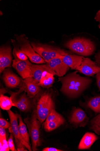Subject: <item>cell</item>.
I'll return each mask as SVG.
<instances>
[{"mask_svg": "<svg viewBox=\"0 0 100 151\" xmlns=\"http://www.w3.org/2000/svg\"><path fill=\"white\" fill-rule=\"evenodd\" d=\"M65 122V119L62 117L45 123L44 124V129L46 131L50 132L63 124Z\"/></svg>", "mask_w": 100, "mask_h": 151, "instance_id": "7402d4cb", "label": "cell"}, {"mask_svg": "<svg viewBox=\"0 0 100 151\" xmlns=\"http://www.w3.org/2000/svg\"><path fill=\"white\" fill-rule=\"evenodd\" d=\"M43 151H62L63 150L53 147H46L43 149Z\"/></svg>", "mask_w": 100, "mask_h": 151, "instance_id": "1f68e13d", "label": "cell"}, {"mask_svg": "<svg viewBox=\"0 0 100 151\" xmlns=\"http://www.w3.org/2000/svg\"><path fill=\"white\" fill-rule=\"evenodd\" d=\"M88 121L89 118L85 112L82 109L78 108L74 111L69 122L71 124L77 126L84 127Z\"/></svg>", "mask_w": 100, "mask_h": 151, "instance_id": "9a60e30c", "label": "cell"}, {"mask_svg": "<svg viewBox=\"0 0 100 151\" xmlns=\"http://www.w3.org/2000/svg\"><path fill=\"white\" fill-rule=\"evenodd\" d=\"M11 41L14 47L13 54L15 60L16 61H24L28 60V57L21 50L17 41L13 39H11Z\"/></svg>", "mask_w": 100, "mask_h": 151, "instance_id": "44dd1931", "label": "cell"}, {"mask_svg": "<svg viewBox=\"0 0 100 151\" xmlns=\"http://www.w3.org/2000/svg\"><path fill=\"white\" fill-rule=\"evenodd\" d=\"M71 51L82 56L91 55L96 50L94 43L89 39L78 37L71 39L65 44Z\"/></svg>", "mask_w": 100, "mask_h": 151, "instance_id": "3957f363", "label": "cell"}, {"mask_svg": "<svg viewBox=\"0 0 100 151\" xmlns=\"http://www.w3.org/2000/svg\"><path fill=\"white\" fill-rule=\"evenodd\" d=\"M3 73V79L7 87L14 88L21 85L23 80L9 68H6Z\"/></svg>", "mask_w": 100, "mask_h": 151, "instance_id": "5bb4252c", "label": "cell"}, {"mask_svg": "<svg viewBox=\"0 0 100 151\" xmlns=\"http://www.w3.org/2000/svg\"><path fill=\"white\" fill-rule=\"evenodd\" d=\"M32 72V77L38 83L43 74L45 72H48L55 75L54 73L46 64H33Z\"/></svg>", "mask_w": 100, "mask_h": 151, "instance_id": "ac0fdd59", "label": "cell"}, {"mask_svg": "<svg viewBox=\"0 0 100 151\" xmlns=\"http://www.w3.org/2000/svg\"><path fill=\"white\" fill-rule=\"evenodd\" d=\"M91 129L98 135H100V114L96 116L91 121Z\"/></svg>", "mask_w": 100, "mask_h": 151, "instance_id": "d4e9b609", "label": "cell"}, {"mask_svg": "<svg viewBox=\"0 0 100 151\" xmlns=\"http://www.w3.org/2000/svg\"><path fill=\"white\" fill-rule=\"evenodd\" d=\"M1 14H3L2 12L1 11Z\"/></svg>", "mask_w": 100, "mask_h": 151, "instance_id": "d590c367", "label": "cell"}, {"mask_svg": "<svg viewBox=\"0 0 100 151\" xmlns=\"http://www.w3.org/2000/svg\"><path fill=\"white\" fill-rule=\"evenodd\" d=\"M78 72L76 70L59 78L58 81L61 82L62 84L60 91L71 98L79 96L92 82L90 78L82 77L78 74Z\"/></svg>", "mask_w": 100, "mask_h": 151, "instance_id": "6da1fadb", "label": "cell"}, {"mask_svg": "<svg viewBox=\"0 0 100 151\" xmlns=\"http://www.w3.org/2000/svg\"><path fill=\"white\" fill-rule=\"evenodd\" d=\"M12 57L11 50L9 46H2L0 48V73L6 68L11 67Z\"/></svg>", "mask_w": 100, "mask_h": 151, "instance_id": "4fadbf2b", "label": "cell"}, {"mask_svg": "<svg viewBox=\"0 0 100 151\" xmlns=\"http://www.w3.org/2000/svg\"><path fill=\"white\" fill-rule=\"evenodd\" d=\"M31 44L34 50L46 63L56 58H62L69 54L64 50L47 45L32 42Z\"/></svg>", "mask_w": 100, "mask_h": 151, "instance_id": "277c9868", "label": "cell"}, {"mask_svg": "<svg viewBox=\"0 0 100 151\" xmlns=\"http://www.w3.org/2000/svg\"><path fill=\"white\" fill-rule=\"evenodd\" d=\"M14 136L12 133H10V137L8 140V144L9 149L12 151H17V150L16 148L15 145H14L13 139Z\"/></svg>", "mask_w": 100, "mask_h": 151, "instance_id": "83f0119b", "label": "cell"}, {"mask_svg": "<svg viewBox=\"0 0 100 151\" xmlns=\"http://www.w3.org/2000/svg\"><path fill=\"white\" fill-rule=\"evenodd\" d=\"M95 58L97 63L100 65V52L96 54Z\"/></svg>", "mask_w": 100, "mask_h": 151, "instance_id": "836d02e7", "label": "cell"}, {"mask_svg": "<svg viewBox=\"0 0 100 151\" xmlns=\"http://www.w3.org/2000/svg\"><path fill=\"white\" fill-rule=\"evenodd\" d=\"M84 58L82 56L68 54L63 56L62 59L71 69L78 71Z\"/></svg>", "mask_w": 100, "mask_h": 151, "instance_id": "2e32d148", "label": "cell"}, {"mask_svg": "<svg viewBox=\"0 0 100 151\" xmlns=\"http://www.w3.org/2000/svg\"><path fill=\"white\" fill-rule=\"evenodd\" d=\"M10 120L9 132L12 133L15 137L17 151H26V147L22 143L19 132V124L18 123L19 114L13 113L10 110L7 111Z\"/></svg>", "mask_w": 100, "mask_h": 151, "instance_id": "ba28073f", "label": "cell"}, {"mask_svg": "<svg viewBox=\"0 0 100 151\" xmlns=\"http://www.w3.org/2000/svg\"><path fill=\"white\" fill-rule=\"evenodd\" d=\"M0 145H1L0 151H9L8 142L6 141V137L0 138Z\"/></svg>", "mask_w": 100, "mask_h": 151, "instance_id": "4316f807", "label": "cell"}, {"mask_svg": "<svg viewBox=\"0 0 100 151\" xmlns=\"http://www.w3.org/2000/svg\"><path fill=\"white\" fill-rule=\"evenodd\" d=\"M15 38L21 50L26 55L32 62L38 64L46 63L44 60L36 52L28 38L24 35H15Z\"/></svg>", "mask_w": 100, "mask_h": 151, "instance_id": "5b68a950", "label": "cell"}, {"mask_svg": "<svg viewBox=\"0 0 100 151\" xmlns=\"http://www.w3.org/2000/svg\"><path fill=\"white\" fill-rule=\"evenodd\" d=\"M33 100V114L42 123L46 119L52 110L55 109L52 92L50 90L40 91Z\"/></svg>", "mask_w": 100, "mask_h": 151, "instance_id": "7a4b0ae2", "label": "cell"}, {"mask_svg": "<svg viewBox=\"0 0 100 151\" xmlns=\"http://www.w3.org/2000/svg\"><path fill=\"white\" fill-rule=\"evenodd\" d=\"M78 71L85 76H92L100 73V66L90 59L84 58Z\"/></svg>", "mask_w": 100, "mask_h": 151, "instance_id": "8fae6325", "label": "cell"}, {"mask_svg": "<svg viewBox=\"0 0 100 151\" xmlns=\"http://www.w3.org/2000/svg\"><path fill=\"white\" fill-rule=\"evenodd\" d=\"M7 91L4 88H2L1 89V95H4L7 92Z\"/></svg>", "mask_w": 100, "mask_h": 151, "instance_id": "e575fe53", "label": "cell"}, {"mask_svg": "<svg viewBox=\"0 0 100 151\" xmlns=\"http://www.w3.org/2000/svg\"><path fill=\"white\" fill-rule=\"evenodd\" d=\"M53 74L45 72L43 74L38 83L43 88H48L51 86L54 81L55 78Z\"/></svg>", "mask_w": 100, "mask_h": 151, "instance_id": "ffe728a7", "label": "cell"}, {"mask_svg": "<svg viewBox=\"0 0 100 151\" xmlns=\"http://www.w3.org/2000/svg\"><path fill=\"white\" fill-rule=\"evenodd\" d=\"M98 139V137L91 132L86 133L81 140L78 146L80 150L89 149Z\"/></svg>", "mask_w": 100, "mask_h": 151, "instance_id": "d6986e66", "label": "cell"}, {"mask_svg": "<svg viewBox=\"0 0 100 151\" xmlns=\"http://www.w3.org/2000/svg\"><path fill=\"white\" fill-rule=\"evenodd\" d=\"M97 84L99 90L100 91V73L96 75Z\"/></svg>", "mask_w": 100, "mask_h": 151, "instance_id": "d6a6232c", "label": "cell"}, {"mask_svg": "<svg viewBox=\"0 0 100 151\" xmlns=\"http://www.w3.org/2000/svg\"><path fill=\"white\" fill-rule=\"evenodd\" d=\"M46 64L54 73L55 75L60 77H63L70 68L60 58L52 59L47 63Z\"/></svg>", "mask_w": 100, "mask_h": 151, "instance_id": "7c38bea8", "label": "cell"}, {"mask_svg": "<svg viewBox=\"0 0 100 151\" xmlns=\"http://www.w3.org/2000/svg\"><path fill=\"white\" fill-rule=\"evenodd\" d=\"M5 129L1 127H0V138L6 137Z\"/></svg>", "mask_w": 100, "mask_h": 151, "instance_id": "f546056e", "label": "cell"}, {"mask_svg": "<svg viewBox=\"0 0 100 151\" xmlns=\"http://www.w3.org/2000/svg\"><path fill=\"white\" fill-rule=\"evenodd\" d=\"M0 106L4 110L8 111L13 106V102L11 97L4 95H1L0 97Z\"/></svg>", "mask_w": 100, "mask_h": 151, "instance_id": "603a6c76", "label": "cell"}, {"mask_svg": "<svg viewBox=\"0 0 100 151\" xmlns=\"http://www.w3.org/2000/svg\"><path fill=\"white\" fill-rule=\"evenodd\" d=\"M30 99L34 98L41 91V87L38 82L33 77L23 79L20 85Z\"/></svg>", "mask_w": 100, "mask_h": 151, "instance_id": "9c48e42d", "label": "cell"}, {"mask_svg": "<svg viewBox=\"0 0 100 151\" xmlns=\"http://www.w3.org/2000/svg\"><path fill=\"white\" fill-rule=\"evenodd\" d=\"M22 92L19 90L18 92H13L10 91L9 93L13 106L17 107L23 112H27L30 110L33 106V103L31 100V99L28 96L25 91L20 94Z\"/></svg>", "mask_w": 100, "mask_h": 151, "instance_id": "52a82bcc", "label": "cell"}, {"mask_svg": "<svg viewBox=\"0 0 100 151\" xmlns=\"http://www.w3.org/2000/svg\"><path fill=\"white\" fill-rule=\"evenodd\" d=\"M12 62V66L23 79L32 77L33 64L28 59L24 61H16L14 59Z\"/></svg>", "mask_w": 100, "mask_h": 151, "instance_id": "30bf717a", "label": "cell"}, {"mask_svg": "<svg viewBox=\"0 0 100 151\" xmlns=\"http://www.w3.org/2000/svg\"><path fill=\"white\" fill-rule=\"evenodd\" d=\"M88 106L95 112L100 113V96L91 99L88 103Z\"/></svg>", "mask_w": 100, "mask_h": 151, "instance_id": "cb8c5ba5", "label": "cell"}, {"mask_svg": "<svg viewBox=\"0 0 100 151\" xmlns=\"http://www.w3.org/2000/svg\"><path fill=\"white\" fill-rule=\"evenodd\" d=\"M94 19L96 21L99 22L98 27L100 29V9L96 13Z\"/></svg>", "mask_w": 100, "mask_h": 151, "instance_id": "4dcf8cb0", "label": "cell"}, {"mask_svg": "<svg viewBox=\"0 0 100 151\" xmlns=\"http://www.w3.org/2000/svg\"><path fill=\"white\" fill-rule=\"evenodd\" d=\"M62 117V116L55 111V109H53L48 115L45 122V124Z\"/></svg>", "mask_w": 100, "mask_h": 151, "instance_id": "484cf974", "label": "cell"}, {"mask_svg": "<svg viewBox=\"0 0 100 151\" xmlns=\"http://www.w3.org/2000/svg\"><path fill=\"white\" fill-rule=\"evenodd\" d=\"M19 132L22 143L29 151H32L30 141V135L28 132L26 126L24 123L21 116L19 115Z\"/></svg>", "mask_w": 100, "mask_h": 151, "instance_id": "e0dca14e", "label": "cell"}, {"mask_svg": "<svg viewBox=\"0 0 100 151\" xmlns=\"http://www.w3.org/2000/svg\"><path fill=\"white\" fill-rule=\"evenodd\" d=\"M10 125V123L3 118L0 119V127L7 129L9 128Z\"/></svg>", "mask_w": 100, "mask_h": 151, "instance_id": "f1b7e54d", "label": "cell"}, {"mask_svg": "<svg viewBox=\"0 0 100 151\" xmlns=\"http://www.w3.org/2000/svg\"><path fill=\"white\" fill-rule=\"evenodd\" d=\"M28 130V134L31 137L32 142V150H38L37 148L41 145L40 138V130L41 123L33 114L31 118H27L24 119Z\"/></svg>", "mask_w": 100, "mask_h": 151, "instance_id": "8992f818", "label": "cell"}]
</instances>
